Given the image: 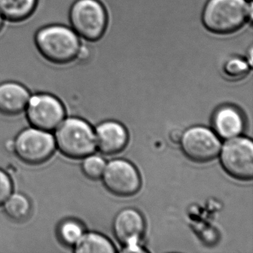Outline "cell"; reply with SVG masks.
I'll return each mask as SVG.
<instances>
[{"instance_id": "6da1fadb", "label": "cell", "mask_w": 253, "mask_h": 253, "mask_svg": "<svg viewBox=\"0 0 253 253\" xmlns=\"http://www.w3.org/2000/svg\"><path fill=\"white\" fill-rule=\"evenodd\" d=\"M35 45L41 55L50 63L63 65L76 59L81 40L69 26L54 24L37 32Z\"/></svg>"}, {"instance_id": "7a4b0ae2", "label": "cell", "mask_w": 253, "mask_h": 253, "mask_svg": "<svg viewBox=\"0 0 253 253\" xmlns=\"http://www.w3.org/2000/svg\"><path fill=\"white\" fill-rule=\"evenodd\" d=\"M57 150L54 137L43 130L29 126L18 133L13 143V153L26 167L27 177L23 194L30 179V169L39 167L49 161Z\"/></svg>"}, {"instance_id": "3957f363", "label": "cell", "mask_w": 253, "mask_h": 253, "mask_svg": "<svg viewBox=\"0 0 253 253\" xmlns=\"http://www.w3.org/2000/svg\"><path fill=\"white\" fill-rule=\"evenodd\" d=\"M54 131L57 149L67 159H84L95 151L94 130L91 124L83 118L68 117Z\"/></svg>"}, {"instance_id": "277c9868", "label": "cell", "mask_w": 253, "mask_h": 253, "mask_svg": "<svg viewBox=\"0 0 253 253\" xmlns=\"http://www.w3.org/2000/svg\"><path fill=\"white\" fill-rule=\"evenodd\" d=\"M252 15V5L245 0H210L203 14V21L213 33H232Z\"/></svg>"}, {"instance_id": "5b68a950", "label": "cell", "mask_w": 253, "mask_h": 253, "mask_svg": "<svg viewBox=\"0 0 253 253\" xmlns=\"http://www.w3.org/2000/svg\"><path fill=\"white\" fill-rule=\"evenodd\" d=\"M107 23L106 9L99 0H77L71 7L69 26L83 41L101 39Z\"/></svg>"}, {"instance_id": "8992f818", "label": "cell", "mask_w": 253, "mask_h": 253, "mask_svg": "<svg viewBox=\"0 0 253 253\" xmlns=\"http://www.w3.org/2000/svg\"><path fill=\"white\" fill-rule=\"evenodd\" d=\"M29 126L54 131L66 117L64 106L55 96L48 93H36L31 95L25 110Z\"/></svg>"}, {"instance_id": "52a82bcc", "label": "cell", "mask_w": 253, "mask_h": 253, "mask_svg": "<svg viewBox=\"0 0 253 253\" xmlns=\"http://www.w3.org/2000/svg\"><path fill=\"white\" fill-rule=\"evenodd\" d=\"M30 91L22 84L14 81L0 84V115L6 125L8 140L14 142L22 131L19 116L23 115L31 97Z\"/></svg>"}, {"instance_id": "ba28073f", "label": "cell", "mask_w": 253, "mask_h": 253, "mask_svg": "<svg viewBox=\"0 0 253 253\" xmlns=\"http://www.w3.org/2000/svg\"><path fill=\"white\" fill-rule=\"evenodd\" d=\"M220 163L226 173L239 180L253 177V145L247 137H234L223 145Z\"/></svg>"}, {"instance_id": "9c48e42d", "label": "cell", "mask_w": 253, "mask_h": 253, "mask_svg": "<svg viewBox=\"0 0 253 253\" xmlns=\"http://www.w3.org/2000/svg\"><path fill=\"white\" fill-rule=\"evenodd\" d=\"M181 149L183 154L191 161L207 163L214 160L220 152V140L208 128L194 126L183 134Z\"/></svg>"}, {"instance_id": "30bf717a", "label": "cell", "mask_w": 253, "mask_h": 253, "mask_svg": "<svg viewBox=\"0 0 253 253\" xmlns=\"http://www.w3.org/2000/svg\"><path fill=\"white\" fill-rule=\"evenodd\" d=\"M102 177L106 189L117 196H132L141 186L138 171L126 160H114L109 162L105 167Z\"/></svg>"}, {"instance_id": "8fae6325", "label": "cell", "mask_w": 253, "mask_h": 253, "mask_svg": "<svg viewBox=\"0 0 253 253\" xmlns=\"http://www.w3.org/2000/svg\"><path fill=\"white\" fill-rule=\"evenodd\" d=\"M146 228L144 218L137 210L126 208L121 210L115 216L113 231L117 239L125 245L123 252L143 253L146 250L139 246Z\"/></svg>"}, {"instance_id": "7c38bea8", "label": "cell", "mask_w": 253, "mask_h": 253, "mask_svg": "<svg viewBox=\"0 0 253 253\" xmlns=\"http://www.w3.org/2000/svg\"><path fill=\"white\" fill-rule=\"evenodd\" d=\"M96 144L102 153L115 155L124 150L128 143V134L125 127L116 121H106L96 128Z\"/></svg>"}, {"instance_id": "4fadbf2b", "label": "cell", "mask_w": 253, "mask_h": 253, "mask_svg": "<svg viewBox=\"0 0 253 253\" xmlns=\"http://www.w3.org/2000/svg\"><path fill=\"white\" fill-rule=\"evenodd\" d=\"M244 118L241 112L232 106L220 107L213 118V127L219 137L223 139L234 138L242 133Z\"/></svg>"}, {"instance_id": "5bb4252c", "label": "cell", "mask_w": 253, "mask_h": 253, "mask_svg": "<svg viewBox=\"0 0 253 253\" xmlns=\"http://www.w3.org/2000/svg\"><path fill=\"white\" fill-rule=\"evenodd\" d=\"M37 2L38 0H0V14L10 23L23 21L32 15Z\"/></svg>"}, {"instance_id": "9a60e30c", "label": "cell", "mask_w": 253, "mask_h": 253, "mask_svg": "<svg viewBox=\"0 0 253 253\" xmlns=\"http://www.w3.org/2000/svg\"><path fill=\"white\" fill-rule=\"evenodd\" d=\"M85 233V227L75 219H67L60 223L57 237L63 253H73V248Z\"/></svg>"}, {"instance_id": "2e32d148", "label": "cell", "mask_w": 253, "mask_h": 253, "mask_svg": "<svg viewBox=\"0 0 253 253\" xmlns=\"http://www.w3.org/2000/svg\"><path fill=\"white\" fill-rule=\"evenodd\" d=\"M115 246L104 235L97 232L84 233L73 248L75 253H114Z\"/></svg>"}, {"instance_id": "e0dca14e", "label": "cell", "mask_w": 253, "mask_h": 253, "mask_svg": "<svg viewBox=\"0 0 253 253\" xmlns=\"http://www.w3.org/2000/svg\"><path fill=\"white\" fill-rule=\"evenodd\" d=\"M84 159L81 164V171L84 175L91 180L100 179L106 167V162L103 158L98 155H90Z\"/></svg>"}, {"instance_id": "ac0fdd59", "label": "cell", "mask_w": 253, "mask_h": 253, "mask_svg": "<svg viewBox=\"0 0 253 253\" xmlns=\"http://www.w3.org/2000/svg\"><path fill=\"white\" fill-rule=\"evenodd\" d=\"M14 192L12 179L6 171L0 169V209ZM2 226V217L0 212V232Z\"/></svg>"}, {"instance_id": "d6986e66", "label": "cell", "mask_w": 253, "mask_h": 253, "mask_svg": "<svg viewBox=\"0 0 253 253\" xmlns=\"http://www.w3.org/2000/svg\"><path fill=\"white\" fill-rule=\"evenodd\" d=\"M223 71L229 78L237 79L247 75L249 71V65L247 62L241 59H232L225 64Z\"/></svg>"}, {"instance_id": "ffe728a7", "label": "cell", "mask_w": 253, "mask_h": 253, "mask_svg": "<svg viewBox=\"0 0 253 253\" xmlns=\"http://www.w3.org/2000/svg\"><path fill=\"white\" fill-rule=\"evenodd\" d=\"M183 133L179 128H174L169 133V139L172 143H178L181 140Z\"/></svg>"}, {"instance_id": "44dd1931", "label": "cell", "mask_w": 253, "mask_h": 253, "mask_svg": "<svg viewBox=\"0 0 253 253\" xmlns=\"http://www.w3.org/2000/svg\"><path fill=\"white\" fill-rule=\"evenodd\" d=\"M4 22H5V20H4L3 17H2V15H1V14H0V30H1V29H2V26H3Z\"/></svg>"}]
</instances>
